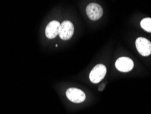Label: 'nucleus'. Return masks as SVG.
<instances>
[{"label":"nucleus","instance_id":"nucleus-6","mask_svg":"<svg viewBox=\"0 0 151 114\" xmlns=\"http://www.w3.org/2000/svg\"><path fill=\"white\" fill-rule=\"evenodd\" d=\"M116 68L121 72H129L134 68V62L130 58L127 57H120L115 63Z\"/></svg>","mask_w":151,"mask_h":114},{"label":"nucleus","instance_id":"nucleus-4","mask_svg":"<svg viewBox=\"0 0 151 114\" xmlns=\"http://www.w3.org/2000/svg\"><path fill=\"white\" fill-rule=\"evenodd\" d=\"M74 32V28L72 22L65 21L61 24L59 35L60 38L64 41L70 39Z\"/></svg>","mask_w":151,"mask_h":114},{"label":"nucleus","instance_id":"nucleus-5","mask_svg":"<svg viewBox=\"0 0 151 114\" xmlns=\"http://www.w3.org/2000/svg\"><path fill=\"white\" fill-rule=\"evenodd\" d=\"M66 97L70 101L75 103H81L84 101L86 95L83 91L77 88H69L66 91Z\"/></svg>","mask_w":151,"mask_h":114},{"label":"nucleus","instance_id":"nucleus-1","mask_svg":"<svg viewBox=\"0 0 151 114\" xmlns=\"http://www.w3.org/2000/svg\"><path fill=\"white\" fill-rule=\"evenodd\" d=\"M106 75V67L104 64H97L93 68V70L90 73V81L93 84H98L104 79Z\"/></svg>","mask_w":151,"mask_h":114},{"label":"nucleus","instance_id":"nucleus-8","mask_svg":"<svg viewBox=\"0 0 151 114\" xmlns=\"http://www.w3.org/2000/svg\"><path fill=\"white\" fill-rule=\"evenodd\" d=\"M141 27L146 32L151 33V18H145L141 21Z\"/></svg>","mask_w":151,"mask_h":114},{"label":"nucleus","instance_id":"nucleus-7","mask_svg":"<svg viewBox=\"0 0 151 114\" xmlns=\"http://www.w3.org/2000/svg\"><path fill=\"white\" fill-rule=\"evenodd\" d=\"M60 26L61 24L57 21H52L50 22L46 26L45 30V33L46 37L49 39H52L59 35Z\"/></svg>","mask_w":151,"mask_h":114},{"label":"nucleus","instance_id":"nucleus-2","mask_svg":"<svg viewBox=\"0 0 151 114\" xmlns=\"http://www.w3.org/2000/svg\"><path fill=\"white\" fill-rule=\"evenodd\" d=\"M86 12L88 18L92 21L99 20L103 15V8L97 3H91L86 6Z\"/></svg>","mask_w":151,"mask_h":114},{"label":"nucleus","instance_id":"nucleus-3","mask_svg":"<svg viewBox=\"0 0 151 114\" xmlns=\"http://www.w3.org/2000/svg\"><path fill=\"white\" fill-rule=\"evenodd\" d=\"M135 46L137 51L143 56H148L151 54V42L145 38H137Z\"/></svg>","mask_w":151,"mask_h":114}]
</instances>
